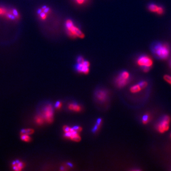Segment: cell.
<instances>
[{
	"label": "cell",
	"instance_id": "obj_25",
	"mask_svg": "<svg viewBox=\"0 0 171 171\" xmlns=\"http://www.w3.org/2000/svg\"><path fill=\"white\" fill-rule=\"evenodd\" d=\"M73 128L75 131H76V132H78V133L80 132L81 131V130H82V128H81V127H80V126H74Z\"/></svg>",
	"mask_w": 171,
	"mask_h": 171
},
{
	"label": "cell",
	"instance_id": "obj_16",
	"mask_svg": "<svg viewBox=\"0 0 171 171\" xmlns=\"http://www.w3.org/2000/svg\"><path fill=\"white\" fill-rule=\"evenodd\" d=\"M34 132V131L32 129H24L21 130L20 132L21 135H30L33 134Z\"/></svg>",
	"mask_w": 171,
	"mask_h": 171
},
{
	"label": "cell",
	"instance_id": "obj_9",
	"mask_svg": "<svg viewBox=\"0 0 171 171\" xmlns=\"http://www.w3.org/2000/svg\"><path fill=\"white\" fill-rule=\"evenodd\" d=\"M43 117L48 123L52 122L53 119V109L51 104L47 105L44 109Z\"/></svg>",
	"mask_w": 171,
	"mask_h": 171
},
{
	"label": "cell",
	"instance_id": "obj_21",
	"mask_svg": "<svg viewBox=\"0 0 171 171\" xmlns=\"http://www.w3.org/2000/svg\"><path fill=\"white\" fill-rule=\"evenodd\" d=\"M88 0H73L74 3L78 5H83L88 1Z\"/></svg>",
	"mask_w": 171,
	"mask_h": 171
},
{
	"label": "cell",
	"instance_id": "obj_1",
	"mask_svg": "<svg viewBox=\"0 0 171 171\" xmlns=\"http://www.w3.org/2000/svg\"><path fill=\"white\" fill-rule=\"evenodd\" d=\"M150 48L152 55L159 60L167 59L171 52L169 45L163 41H154L150 45Z\"/></svg>",
	"mask_w": 171,
	"mask_h": 171
},
{
	"label": "cell",
	"instance_id": "obj_7",
	"mask_svg": "<svg viewBox=\"0 0 171 171\" xmlns=\"http://www.w3.org/2000/svg\"><path fill=\"white\" fill-rule=\"evenodd\" d=\"M52 12L50 7L47 5H43L38 8L37 11V14L38 19L43 21L47 20Z\"/></svg>",
	"mask_w": 171,
	"mask_h": 171
},
{
	"label": "cell",
	"instance_id": "obj_2",
	"mask_svg": "<svg viewBox=\"0 0 171 171\" xmlns=\"http://www.w3.org/2000/svg\"><path fill=\"white\" fill-rule=\"evenodd\" d=\"M65 29L67 34L72 38H83L85 37L82 31L75 23L73 20L68 19L65 22Z\"/></svg>",
	"mask_w": 171,
	"mask_h": 171
},
{
	"label": "cell",
	"instance_id": "obj_12",
	"mask_svg": "<svg viewBox=\"0 0 171 171\" xmlns=\"http://www.w3.org/2000/svg\"><path fill=\"white\" fill-rule=\"evenodd\" d=\"M12 167L13 170L15 171H21L24 168V164L20 161H14L12 163Z\"/></svg>",
	"mask_w": 171,
	"mask_h": 171
},
{
	"label": "cell",
	"instance_id": "obj_8",
	"mask_svg": "<svg viewBox=\"0 0 171 171\" xmlns=\"http://www.w3.org/2000/svg\"><path fill=\"white\" fill-rule=\"evenodd\" d=\"M90 63L88 60H84L80 62H77L75 65V69L79 73L87 74L89 71Z\"/></svg>",
	"mask_w": 171,
	"mask_h": 171
},
{
	"label": "cell",
	"instance_id": "obj_17",
	"mask_svg": "<svg viewBox=\"0 0 171 171\" xmlns=\"http://www.w3.org/2000/svg\"><path fill=\"white\" fill-rule=\"evenodd\" d=\"M21 140L26 142H31L32 140V138L30 137L29 135H21Z\"/></svg>",
	"mask_w": 171,
	"mask_h": 171
},
{
	"label": "cell",
	"instance_id": "obj_3",
	"mask_svg": "<svg viewBox=\"0 0 171 171\" xmlns=\"http://www.w3.org/2000/svg\"><path fill=\"white\" fill-rule=\"evenodd\" d=\"M137 63L142 68L144 71L147 72L153 65V61L151 57L145 54L140 55L137 58Z\"/></svg>",
	"mask_w": 171,
	"mask_h": 171
},
{
	"label": "cell",
	"instance_id": "obj_28",
	"mask_svg": "<svg viewBox=\"0 0 171 171\" xmlns=\"http://www.w3.org/2000/svg\"><path fill=\"white\" fill-rule=\"evenodd\" d=\"M170 65H171V58H170Z\"/></svg>",
	"mask_w": 171,
	"mask_h": 171
},
{
	"label": "cell",
	"instance_id": "obj_10",
	"mask_svg": "<svg viewBox=\"0 0 171 171\" xmlns=\"http://www.w3.org/2000/svg\"><path fill=\"white\" fill-rule=\"evenodd\" d=\"M65 133L64 136L67 138H69L74 141H79L80 140V137L78 135V132L75 131L73 128L71 131Z\"/></svg>",
	"mask_w": 171,
	"mask_h": 171
},
{
	"label": "cell",
	"instance_id": "obj_5",
	"mask_svg": "<svg viewBox=\"0 0 171 171\" xmlns=\"http://www.w3.org/2000/svg\"><path fill=\"white\" fill-rule=\"evenodd\" d=\"M130 78V74L126 71H123L120 73L117 77L115 82L117 86L119 88H122L127 84Z\"/></svg>",
	"mask_w": 171,
	"mask_h": 171
},
{
	"label": "cell",
	"instance_id": "obj_23",
	"mask_svg": "<svg viewBox=\"0 0 171 171\" xmlns=\"http://www.w3.org/2000/svg\"><path fill=\"white\" fill-rule=\"evenodd\" d=\"M139 85H140V86L141 87V88H142V89H144L147 87L148 83L146 81H142L139 83Z\"/></svg>",
	"mask_w": 171,
	"mask_h": 171
},
{
	"label": "cell",
	"instance_id": "obj_13",
	"mask_svg": "<svg viewBox=\"0 0 171 171\" xmlns=\"http://www.w3.org/2000/svg\"><path fill=\"white\" fill-rule=\"evenodd\" d=\"M159 5L160 4H157V3L151 2L149 3L147 5V9L148 10V11L150 12L157 13L159 9Z\"/></svg>",
	"mask_w": 171,
	"mask_h": 171
},
{
	"label": "cell",
	"instance_id": "obj_14",
	"mask_svg": "<svg viewBox=\"0 0 171 171\" xmlns=\"http://www.w3.org/2000/svg\"><path fill=\"white\" fill-rule=\"evenodd\" d=\"M69 109L74 111L79 112L81 110V107L76 103H72L69 104Z\"/></svg>",
	"mask_w": 171,
	"mask_h": 171
},
{
	"label": "cell",
	"instance_id": "obj_19",
	"mask_svg": "<svg viewBox=\"0 0 171 171\" xmlns=\"http://www.w3.org/2000/svg\"><path fill=\"white\" fill-rule=\"evenodd\" d=\"M165 12V8L163 5H162V4H160L159 5V9H158V11L157 12V14L159 15H163Z\"/></svg>",
	"mask_w": 171,
	"mask_h": 171
},
{
	"label": "cell",
	"instance_id": "obj_6",
	"mask_svg": "<svg viewBox=\"0 0 171 171\" xmlns=\"http://www.w3.org/2000/svg\"><path fill=\"white\" fill-rule=\"evenodd\" d=\"M171 118L168 115H165L159 122L157 126V130L161 133L167 131L169 128Z\"/></svg>",
	"mask_w": 171,
	"mask_h": 171
},
{
	"label": "cell",
	"instance_id": "obj_18",
	"mask_svg": "<svg viewBox=\"0 0 171 171\" xmlns=\"http://www.w3.org/2000/svg\"><path fill=\"white\" fill-rule=\"evenodd\" d=\"M101 122H102V120H101V118H98V121H97V124L92 129L93 132L95 133V132H97L100 126L101 125Z\"/></svg>",
	"mask_w": 171,
	"mask_h": 171
},
{
	"label": "cell",
	"instance_id": "obj_24",
	"mask_svg": "<svg viewBox=\"0 0 171 171\" xmlns=\"http://www.w3.org/2000/svg\"><path fill=\"white\" fill-rule=\"evenodd\" d=\"M164 79L166 81H167V82L170 84L171 85V76L166 75L164 76Z\"/></svg>",
	"mask_w": 171,
	"mask_h": 171
},
{
	"label": "cell",
	"instance_id": "obj_20",
	"mask_svg": "<svg viewBox=\"0 0 171 171\" xmlns=\"http://www.w3.org/2000/svg\"><path fill=\"white\" fill-rule=\"evenodd\" d=\"M150 117L149 114H146L142 118V122L144 124H147L150 120Z\"/></svg>",
	"mask_w": 171,
	"mask_h": 171
},
{
	"label": "cell",
	"instance_id": "obj_22",
	"mask_svg": "<svg viewBox=\"0 0 171 171\" xmlns=\"http://www.w3.org/2000/svg\"><path fill=\"white\" fill-rule=\"evenodd\" d=\"M43 119H44V117H41V115H38L37 117H36V119H35L36 123L39 125H41V124L43 123Z\"/></svg>",
	"mask_w": 171,
	"mask_h": 171
},
{
	"label": "cell",
	"instance_id": "obj_29",
	"mask_svg": "<svg viewBox=\"0 0 171 171\" xmlns=\"http://www.w3.org/2000/svg\"></svg>",
	"mask_w": 171,
	"mask_h": 171
},
{
	"label": "cell",
	"instance_id": "obj_11",
	"mask_svg": "<svg viewBox=\"0 0 171 171\" xmlns=\"http://www.w3.org/2000/svg\"><path fill=\"white\" fill-rule=\"evenodd\" d=\"M95 98L97 100L101 102H104L106 100L107 98V93L104 90H100L95 92Z\"/></svg>",
	"mask_w": 171,
	"mask_h": 171
},
{
	"label": "cell",
	"instance_id": "obj_27",
	"mask_svg": "<svg viewBox=\"0 0 171 171\" xmlns=\"http://www.w3.org/2000/svg\"><path fill=\"white\" fill-rule=\"evenodd\" d=\"M68 165H69V166H70V167H72V164H71V163H68Z\"/></svg>",
	"mask_w": 171,
	"mask_h": 171
},
{
	"label": "cell",
	"instance_id": "obj_26",
	"mask_svg": "<svg viewBox=\"0 0 171 171\" xmlns=\"http://www.w3.org/2000/svg\"><path fill=\"white\" fill-rule=\"evenodd\" d=\"M55 108L57 109H60V108H61V103L60 101H58L56 102V104H55Z\"/></svg>",
	"mask_w": 171,
	"mask_h": 171
},
{
	"label": "cell",
	"instance_id": "obj_15",
	"mask_svg": "<svg viewBox=\"0 0 171 171\" xmlns=\"http://www.w3.org/2000/svg\"><path fill=\"white\" fill-rule=\"evenodd\" d=\"M141 89H142V88H141L140 85L139 84H137V85H134L130 89V91L132 93H137V92L140 91Z\"/></svg>",
	"mask_w": 171,
	"mask_h": 171
},
{
	"label": "cell",
	"instance_id": "obj_4",
	"mask_svg": "<svg viewBox=\"0 0 171 171\" xmlns=\"http://www.w3.org/2000/svg\"><path fill=\"white\" fill-rule=\"evenodd\" d=\"M0 17L7 20L15 21L17 18L18 12L15 9H9L0 6Z\"/></svg>",
	"mask_w": 171,
	"mask_h": 171
}]
</instances>
